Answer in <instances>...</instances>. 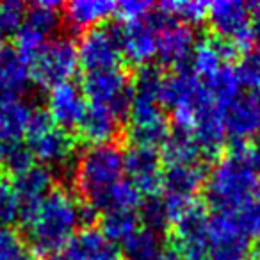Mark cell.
<instances>
[{
  "label": "cell",
  "mask_w": 260,
  "mask_h": 260,
  "mask_svg": "<svg viewBox=\"0 0 260 260\" xmlns=\"http://www.w3.org/2000/svg\"><path fill=\"white\" fill-rule=\"evenodd\" d=\"M139 219L141 223H145V226L152 232H164L170 230L171 221L168 216V209L164 198L160 196H148L146 200H143L141 207H139Z\"/></svg>",
  "instance_id": "cell-32"
},
{
  "label": "cell",
  "mask_w": 260,
  "mask_h": 260,
  "mask_svg": "<svg viewBox=\"0 0 260 260\" xmlns=\"http://www.w3.org/2000/svg\"><path fill=\"white\" fill-rule=\"evenodd\" d=\"M30 80L41 89H54L70 82L79 68V54L77 47L70 38H54L47 41L36 57L29 62Z\"/></svg>",
  "instance_id": "cell-4"
},
{
  "label": "cell",
  "mask_w": 260,
  "mask_h": 260,
  "mask_svg": "<svg viewBox=\"0 0 260 260\" xmlns=\"http://www.w3.org/2000/svg\"><path fill=\"white\" fill-rule=\"evenodd\" d=\"M237 221L239 228L244 232L248 239H258L260 237V202L251 200L249 203L242 205L235 212H232Z\"/></svg>",
  "instance_id": "cell-37"
},
{
  "label": "cell",
  "mask_w": 260,
  "mask_h": 260,
  "mask_svg": "<svg viewBox=\"0 0 260 260\" xmlns=\"http://www.w3.org/2000/svg\"><path fill=\"white\" fill-rule=\"evenodd\" d=\"M207 87L210 98L214 104L224 111L237 96H241V80H239L237 70L232 64H224L214 77H210L207 82H203Z\"/></svg>",
  "instance_id": "cell-27"
},
{
  "label": "cell",
  "mask_w": 260,
  "mask_h": 260,
  "mask_svg": "<svg viewBox=\"0 0 260 260\" xmlns=\"http://www.w3.org/2000/svg\"><path fill=\"white\" fill-rule=\"evenodd\" d=\"M52 126H55V123H54V119H52V116L48 114L47 109H41V107L32 109L29 123H27V130H25L27 141H29V139L38 138V136H41L43 132L50 130Z\"/></svg>",
  "instance_id": "cell-40"
},
{
  "label": "cell",
  "mask_w": 260,
  "mask_h": 260,
  "mask_svg": "<svg viewBox=\"0 0 260 260\" xmlns=\"http://www.w3.org/2000/svg\"><path fill=\"white\" fill-rule=\"evenodd\" d=\"M61 260H123V255L114 244L105 241L96 226L77 232L62 249Z\"/></svg>",
  "instance_id": "cell-18"
},
{
  "label": "cell",
  "mask_w": 260,
  "mask_h": 260,
  "mask_svg": "<svg viewBox=\"0 0 260 260\" xmlns=\"http://www.w3.org/2000/svg\"><path fill=\"white\" fill-rule=\"evenodd\" d=\"M160 157L166 166H196V164L207 166L202 148L196 143L194 136L187 130L171 128V134L164 143Z\"/></svg>",
  "instance_id": "cell-22"
},
{
  "label": "cell",
  "mask_w": 260,
  "mask_h": 260,
  "mask_svg": "<svg viewBox=\"0 0 260 260\" xmlns=\"http://www.w3.org/2000/svg\"><path fill=\"white\" fill-rule=\"evenodd\" d=\"M166 249L160 235L148 228H139L126 242H123V260H159Z\"/></svg>",
  "instance_id": "cell-28"
},
{
  "label": "cell",
  "mask_w": 260,
  "mask_h": 260,
  "mask_svg": "<svg viewBox=\"0 0 260 260\" xmlns=\"http://www.w3.org/2000/svg\"><path fill=\"white\" fill-rule=\"evenodd\" d=\"M143 194L128 180H119L96 205L98 210H136L141 207Z\"/></svg>",
  "instance_id": "cell-30"
},
{
  "label": "cell",
  "mask_w": 260,
  "mask_h": 260,
  "mask_svg": "<svg viewBox=\"0 0 260 260\" xmlns=\"http://www.w3.org/2000/svg\"><path fill=\"white\" fill-rule=\"evenodd\" d=\"M121 22L104 23L80 36L77 54L79 66L86 70V73L118 68L121 59Z\"/></svg>",
  "instance_id": "cell-7"
},
{
  "label": "cell",
  "mask_w": 260,
  "mask_h": 260,
  "mask_svg": "<svg viewBox=\"0 0 260 260\" xmlns=\"http://www.w3.org/2000/svg\"><path fill=\"white\" fill-rule=\"evenodd\" d=\"M249 143L232 141L228 153L221 157L207 175L203 192L216 212H235L253 200L258 191V175L251 160Z\"/></svg>",
  "instance_id": "cell-1"
},
{
  "label": "cell",
  "mask_w": 260,
  "mask_h": 260,
  "mask_svg": "<svg viewBox=\"0 0 260 260\" xmlns=\"http://www.w3.org/2000/svg\"><path fill=\"white\" fill-rule=\"evenodd\" d=\"M207 22L214 36L232 43L239 55L248 54L255 45L251 4L242 0H217L210 4Z\"/></svg>",
  "instance_id": "cell-5"
},
{
  "label": "cell",
  "mask_w": 260,
  "mask_h": 260,
  "mask_svg": "<svg viewBox=\"0 0 260 260\" xmlns=\"http://www.w3.org/2000/svg\"><path fill=\"white\" fill-rule=\"evenodd\" d=\"M209 166H166L162 173V191L168 196L194 198L205 187Z\"/></svg>",
  "instance_id": "cell-21"
},
{
  "label": "cell",
  "mask_w": 260,
  "mask_h": 260,
  "mask_svg": "<svg viewBox=\"0 0 260 260\" xmlns=\"http://www.w3.org/2000/svg\"><path fill=\"white\" fill-rule=\"evenodd\" d=\"M2 160H4V145L0 143V168H2ZM2 180V178H0Z\"/></svg>",
  "instance_id": "cell-44"
},
{
  "label": "cell",
  "mask_w": 260,
  "mask_h": 260,
  "mask_svg": "<svg viewBox=\"0 0 260 260\" xmlns=\"http://www.w3.org/2000/svg\"><path fill=\"white\" fill-rule=\"evenodd\" d=\"M255 260H260V256H258V258H255Z\"/></svg>",
  "instance_id": "cell-46"
},
{
  "label": "cell",
  "mask_w": 260,
  "mask_h": 260,
  "mask_svg": "<svg viewBox=\"0 0 260 260\" xmlns=\"http://www.w3.org/2000/svg\"><path fill=\"white\" fill-rule=\"evenodd\" d=\"M224 64H228L223 57L221 52L219 41L216 36H210L202 40L200 43H196L192 57L189 61V66L194 72V75L198 77L202 82H207L210 77H214Z\"/></svg>",
  "instance_id": "cell-25"
},
{
  "label": "cell",
  "mask_w": 260,
  "mask_h": 260,
  "mask_svg": "<svg viewBox=\"0 0 260 260\" xmlns=\"http://www.w3.org/2000/svg\"><path fill=\"white\" fill-rule=\"evenodd\" d=\"M0 260H32L29 242L16 228H0Z\"/></svg>",
  "instance_id": "cell-34"
},
{
  "label": "cell",
  "mask_w": 260,
  "mask_h": 260,
  "mask_svg": "<svg viewBox=\"0 0 260 260\" xmlns=\"http://www.w3.org/2000/svg\"><path fill=\"white\" fill-rule=\"evenodd\" d=\"M125 153L119 143L87 146L79 155L73 185L79 200L96 207L100 200L121 180Z\"/></svg>",
  "instance_id": "cell-3"
},
{
  "label": "cell",
  "mask_w": 260,
  "mask_h": 260,
  "mask_svg": "<svg viewBox=\"0 0 260 260\" xmlns=\"http://www.w3.org/2000/svg\"><path fill=\"white\" fill-rule=\"evenodd\" d=\"M209 2L203 0H192V2H185V0H175V2H162L159 6L160 11H164L168 16L185 25H200L205 22L209 16Z\"/></svg>",
  "instance_id": "cell-31"
},
{
  "label": "cell",
  "mask_w": 260,
  "mask_h": 260,
  "mask_svg": "<svg viewBox=\"0 0 260 260\" xmlns=\"http://www.w3.org/2000/svg\"><path fill=\"white\" fill-rule=\"evenodd\" d=\"M191 134L194 136L196 143L202 148L207 166L216 164L223 153L226 128H224L223 111L214 104L212 98H207L196 107L194 125H192Z\"/></svg>",
  "instance_id": "cell-10"
},
{
  "label": "cell",
  "mask_w": 260,
  "mask_h": 260,
  "mask_svg": "<svg viewBox=\"0 0 260 260\" xmlns=\"http://www.w3.org/2000/svg\"><path fill=\"white\" fill-rule=\"evenodd\" d=\"M82 93L91 104L104 105L123 121L132 111V75L123 68L86 73L82 79Z\"/></svg>",
  "instance_id": "cell-6"
},
{
  "label": "cell",
  "mask_w": 260,
  "mask_h": 260,
  "mask_svg": "<svg viewBox=\"0 0 260 260\" xmlns=\"http://www.w3.org/2000/svg\"><path fill=\"white\" fill-rule=\"evenodd\" d=\"M27 16L25 4L18 0L0 2V36H13L20 30Z\"/></svg>",
  "instance_id": "cell-35"
},
{
  "label": "cell",
  "mask_w": 260,
  "mask_h": 260,
  "mask_svg": "<svg viewBox=\"0 0 260 260\" xmlns=\"http://www.w3.org/2000/svg\"><path fill=\"white\" fill-rule=\"evenodd\" d=\"M159 260H182V256H180V253H178L177 249H173L170 244H168L166 249H164V253L160 255Z\"/></svg>",
  "instance_id": "cell-42"
},
{
  "label": "cell",
  "mask_w": 260,
  "mask_h": 260,
  "mask_svg": "<svg viewBox=\"0 0 260 260\" xmlns=\"http://www.w3.org/2000/svg\"><path fill=\"white\" fill-rule=\"evenodd\" d=\"M20 216V200L15 191V185L2 178L0 180V224L9 226L11 223H16Z\"/></svg>",
  "instance_id": "cell-36"
},
{
  "label": "cell",
  "mask_w": 260,
  "mask_h": 260,
  "mask_svg": "<svg viewBox=\"0 0 260 260\" xmlns=\"http://www.w3.org/2000/svg\"><path fill=\"white\" fill-rule=\"evenodd\" d=\"M119 47L121 55L132 66L141 68L150 64L153 55L157 54V30L148 22V16L141 22L123 23Z\"/></svg>",
  "instance_id": "cell-16"
},
{
  "label": "cell",
  "mask_w": 260,
  "mask_h": 260,
  "mask_svg": "<svg viewBox=\"0 0 260 260\" xmlns=\"http://www.w3.org/2000/svg\"><path fill=\"white\" fill-rule=\"evenodd\" d=\"M164 13V11H162ZM194 30L164 13L157 27V54L160 64L168 68H185L194 52Z\"/></svg>",
  "instance_id": "cell-9"
},
{
  "label": "cell",
  "mask_w": 260,
  "mask_h": 260,
  "mask_svg": "<svg viewBox=\"0 0 260 260\" xmlns=\"http://www.w3.org/2000/svg\"><path fill=\"white\" fill-rule=\"evenodd\" d=\"M86 96L82 89L72 82L55 86L48 93L47 111L55 125L62 130H68V132L77 130L86 114Z\"/></svg>",
  "instance_id": "cell-13"
},
{
  "label": "cell",
  "mask_w": 260,
  "mask_h": 260,
  "mask_svg": "<svg viewBox=\"0 0 260 260\" xmlns=\"http://www.w3.org/2000/svg\"><path fill=\"white\" fill-rule=\"evenodd\" d=\"M237 75L242 86L260 91V52L246 54L237 64Z\"/></svg>",
  "instance_id": "cell-38"
},
{
  "label": "cell",
  "mask_w": 260,
  "mask_h": 260,
  "mask_svg": "<svg viewBox=\"0 0 260 260\" xmlns=\"http://www.w3.org/2000/svg\"><path fill=\"white\" fill-rule=\"evenodd\" d=\"M4 40H2V36H0V55H2V52H4Z\"/></svg>",
  "instance_id": "cell-45"
},
{
  "label": "cell",
  "mask_w": 260,
  "mask_h": 260,
  "mask_svg": "<svg viewBox=\"0 0 260 260\" xmlns=\"http://www.w3.org/2000/svg\"><path fill=\"white\" fill-rule=\"evenodd\" d=\"M77 200L68 187L55 185L40 212L25 228L32 260H61L62 249L77 234Z\"/></svg>",
  "instance_id": "cell-2"
},
{
  "label": "cell",
  "mask_w": 260,
  "mask_h": 260,
  "mask_svg": "<svg viewBox=\"0 0 260 260\" xmlns=\"http://www.w3.org/2000/svg\"><path fill=\"white\" fill-rule=\"evenodd\" d=\"M30 66L15 47L4 48L0 55V104L9 100H20L29 87Z\"/></svg>",
  "instance_id": "cell-20"
},
{
  "label": "cell",
  "mask_w": 260,
  "mask_h": 260,
  "mask_svg": "<svg viewBox=\"0 0 260 260\" xmlns=\"http://www.w3.org/2000/svg\"><path fill=\"white\" fill-rule=\"evenodd\" d=\"M209 223L210 217L205 205L196 202L173 226L170 228V241L168 244L178 253L189 248L209 246Z\"/></svg>",
  "instance_id": "cell-17"
},
{
  "label": "cell",
  "mask_w": 260,
  "mask_h": 260,
  "mask_svg": "<svg viewBox=\"0 0 260 260\" xmlns=\"http://www.w3.org/2000/svg\"><path fill=\"white\" fill-rule=\"evenodd\" d=\"M139 214L136 210H109L104 212L98 223V230L111 244H123L139 230Z\"/></svg>",
  "instance_id": "cell-23"
},
{
  "label": "cell",
  "mask_w": 260,
  "mask_h": 260,
  "mask_svg": "<svg viewBox=\"0 0 260 260\" xmlns=\"http://www.w3.org/2000/svg\"><path fill=\"white\" fill-rule=\"evenodd\" d=\"M224 128L232 141L249 143L260 134V104L255 94H241L223 111Z\"/></svg>",
  "instance_id": "cell-15"
},
{
  "label": "cell",
  "mask_w": 260,
  "mask_h": 260,
  "mask_svg": "<svg viewBox=\"0 0 260 260\" xmlns=\"http://www.w3.org/2000/svg\"><path fill=\"white\" fill-rule=\"evenodd\" d=\"M59 8H62L61 2H52V0H41L36 4L30 6L25 16V25L36 29L40 34L48 38L57 30L59 23H61V15H59Z\"/></svg>",
  "instance_id": "cell-29"
},
{
  "label": "cell",
  "mask_w": 260,
  "mask_h": 260,
  "mask_svg": "<svg viewBox=\"0 0 260 260\" xmlns=\"http://www.w3.org/2000/svg\"><path fill=\"white\" fill-rule=\"evenodd\" d=\"M170 134V121L166 116H162V118L152 119V121L130 123L128 128L123 132V139H126L132 146L157 150V146H164Z\"/></svg>",
  "instance_id": "cell-26"
},
{
  "label": "cell",
  "mask_w": 260,
  "mask_h": 260,
  "mask_svg": "<svg viewBox=\"0 0 260 260\" xmlns=\"http://www.w3.org/2000/svg\"><path fill=\"white\" fill-rule=\"evenodd\" d=\"M152 2H145V0H126V2H119L116 4V13H118L119 20L125 23H134L141 22L152 13Z\"/></svg>",
  "instance_id": "cell-39"
},
{
  "label": "cell",
  "mask_w": 260,
  "mask_h": 260,
  "mask_svg": "<svg viewBox=\"0 0 260 260\" xmlns=\"http://www.w3.org/2000/svg\"><path fill=\"white\" fill-rule=\"evenodd\" d=\"M32 109L22 100H9L0 104V143L11 145L20 141L27 130Z\"/></svg>",
  "instance_id": "cell-24"
},
{
  "label": "cell",
  "mask_w": 260,
  "mask_h": 260,
  "mask_svg": "<svg viewBox=\"0 0 260 260\" xmlns=\"http://www.w3.org/2000/svg\"><path fill=\"white\" fill-rule=\"evenodd\" d=\"M251 160H253V166H255V170H256V175H258V191H260V146L253 148Z\"/></svg>",
  "instance_id": "cell-43"
},
{
  "label": "cell",
  "mask_w": 260,
  "mask_h": 260,
  "mask_svg": "<svg viewBox=\"0 0 260 260\" xmlns=\"http://www.w3.org/2000/svg\"><path fill=\"white\" fill-rule=\"evenodd\" d=\"M123 170H125L128 182L138 189L141 194L159 196L162 191V157L157 150L143 148V146H132L126 150L123 159Z\"/></svg>",
  "instance_id": "cell-11"
},
{
  "label": "cell",
  "mask_w": 260,
  "mask_h": 260,
  "mask_svg": "<svg viewBox=\"0 0 260 260\" xmlns=\"http://www.w3.org/2000/svg\"><path fill=\"white\" fill-rule=\"evenodd\" d=\"M13 185L20 200L18 221L22 223V226L27 228L40 212L45 198L55 189V177L47 166L34 164L29 171L16 177Z\"/></svg>",
  "instance_id": "cell-12"
},
{
  "label": "cell",
  "mask_w": 260,
  "mask_h": 260,
  "mask_svg": "<svg viewBox=\"0 0 260 260\" xmlns=\"http://www.w3.org/2000/svg\"><path fill=\"white\" fill-rule=\"evenodd\" d=\"M251 18H253V32H255V43L260 47V4H251Z\"/></svg>",
  "instance_id": "cell-41"
},
{
  "label": "cell",
  "mask_w": 260,
  "mask_h": 260,
  "mask_svg": "<svg viewBox=\"0 0 260 260\" xmlns=\"http://www.w3.org/2000/svg\"><path fill=\"white\" fill-rule=\"evenodd\" d=\"M34 166V153L29 148V145L22 141L11 143V145L4 146V160H2V168L6 173L13 175V177H20L25 171H29Z\"/></svg>",
  "instance_id": "cell-33"
},
{
  "label": "cell",
  "mask_w": 260,
  "mask_h": 260,
  "mask_svg": "<svg viewBox=\"0 0 260 260\" xmlns=\"http://www.w3.org/2000/svg\"><path fill=\"white\" fill-rule=\"evenodd\" d=\"M77 139L89 146L119 143L123 139L121 121L104 105H87L80 125L77 126Z\"/></svg>",
  "instance_id": "cell-14"
},
{
  "label": "cell",
  "mask_w": 260,
  "mask_h": 260,
  "mask_svg": "<svg viewBox=\"0 0 260 260\" xmlns=\"http://www.w3.org/2000/svg\"><path fill=\"white\" fill-rule=\"evenodd\" d=\"M62 11L68 29L82 36L111 18L116 13V4L111 0H73L62 4Z\"/></svg>",
  "instance_id": "cell-19"
},
{
  "label": "cell",
  "mask_w": 260,
  "mask_h": 260,
  "mask_svg": "<svg viewBox=\"0 0 260 260\" xmlns=\"http://www.w3.org/2000/svg\"><path fill=\"white\" fill-rule=\"evenodd\" d=\"M210 260H248L251 239L239 228L232 212H216L209 223Z\"/></svg>",
  "instance_id": "cell-8"
}]
</instances>
